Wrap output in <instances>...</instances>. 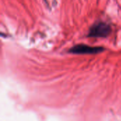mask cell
Wrapping results in <instances>:
<instances>
[{"mask_svg": "<svg viewBox=\"0 0 121 121\" xmlns=\"http://www.w3.org/2000/svg\"><path fill=\"white\" fill-rule=\"evenodd\" d=\"M111 32L112 28L108 23L98 21L90 27L87 36L90 38H107Z\"/></svg>", "mask_w": 121, "mask_h": 121, "instance_id": "obj_1", "label": "cell"}, {"mask_svg": "<svg viewBox=\"0 0 121 121\" xmlns=\"http://www.w3.org/2000/svg\"><path fill=\"white\" fill-rule=\"evenodd\" d=\"M101 46H91L86 44H77L69 50V52L74 55H94L104 51Z\"/></svg>", "mask_w": 121, "mask_h": 121, "instance_id": "obj_2", "label": "cell"}]
</instances>
